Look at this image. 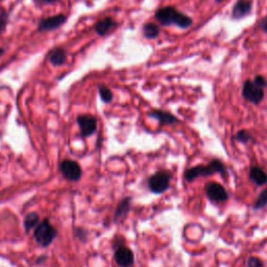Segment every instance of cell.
I'll return each mask as SVG.
<instances>
[{
  "label": "cell",
  "mask_w": 267,
  "mask_h": 267,
  "mask_svg": "<svg viewBox=\"0 0 267 267\" xmlns=\"http://www.w3.org/2000/svg\"><path fill=\"white\" fill-rule=\"evenodd\" d=\"M77 121L81 129V136L84 138L92 136L97 129V119L90 114L80 115Z\"/></svg>",
  "instance_id": "obj_7"
},
{
  "label": "cell",
  "mask_w": 267,
  "mask_h": 267,
  "mask_svg": "<svg viewBox=\"0 0 267 267\" xmlns=\"http://www.w3.org/2000/svg\"><path fill=\"white\" fill-rule=\"evenodd\" d=\"M215 174H220L222 177H226V167L218 159L212 160L208 165H197L185 171L184 178L187 182L191 183L194 180L202 177H210Z\"/></svg>",
  "instance_id": "obj_2"
},
{
  "label": "cell",
  "mask_w": 267,
  "mask_h": 267,
  "mask_svg": "<svg viewBox=\"0 0 267 267\" xmlns=\"http://www.w3.org/2000/svg\"><path fill=\"white\" fill-rule=\"evenodd\" d=\"M256 85H258L259 87H261V88H265V87H267V82H266V80H265V78L264 77H262V75H257L255 79H254V81H253Z\"/></svg>",
  "instance_id": "obj_24"
},
{
  "label": "cell",
  "mask_w": 267,
  "mask_h": 267,
  "mask_svg": "<svg viewBox=\"0 0 267 267\" xmlns=\"http://www.w3.org/2000/svg\"><path fill=\"white\" fill-rule=\"evenodd\" d=\"M250 179L257 185L262 186L267 183L266 173L258 166H253L250 170Z\"/></svg>",
  "instance_id": "obj_16"
},
{
  "label": "cell",
  "mask_w": 267,
  "mask_h": 267,
  "mask_svg": "<svg viewBox=\"0 0 267 267\" xmlns=\"http://www.w3.org/2000/svg\"><path fill=\"white\" fill-rule=\"evenodd\" d=\"M266 206H267V188H265L260 193V195L258 196L257 200L254 204V209L255 210H260V209H263Z\"/></svg>",
  "instance_id": "obj_21"
},
{
  "label": "cell",
  "mask_w": 267,
  "mask_h": 267,
  "mask_svg": "<svg viewBox=\"0 0 267 267\" xmlns=\"http://www.w3.org/2000/svg\"><path fill=\"white\" fill-rule=\"evenodd\" d=\"M253 9L252 0H238L233 7L232 18L233 19H242L251 14Z\"/></svg>",
  "instance_id": "obj_11"
},
{
  "label": "cell",
  "mask_w": 267,
  "mask_h": 267,
  "mask_svg": "<svg viewBox=\"0 0 267 267\" xmlns=\"http://www.w3.org/2000/svg\"><path fill=\"white\" fill-rule=\"evenodd\" d=\"M56 2H59V0H38V3H40L42 5H49V4H53Z\"/></svg>",
  "instance_id": "obj_27"
},
{
  "label": "cell",
  "mask_w": 267,
  "mask_h": 267,
  "mask_svg": "<svg viewBox=\"0 0 267 267\" xmlns=\"http://www.w3.org/2000/svg\"><path fill=\"white\" fill-rule=\"evenodd\" d=\"M40 222V216L36 212H29L24 218V228L26 233H29L31 230L36 228Z\"/></svg>",
  "instance_id": "obj_17"
},
{
  "label": "cell",
  "mask_w": 267,
  "mask_h": 267,
  "mask_svg": "<svg viewBox=\"0 0 267 267\" xmlns=\"http://www.w3.org/2000/svg\"><path fill=\"white\" fill-rule=\"evenodd\" d=\"M155 17L161 24H163L165 26L174 24L180 28L187 29V28L191 27V25L193 24V20L191 17L178 11L175 7L160 8L156 12Z\"/></svg>",
  "instance_id": "obj_1"
},
{
  "label": "cell",
  "mask_w": 267,
  "mask_h": 267,
  "mask_svg": "<svg viewBox=\"0 0 267 267\" xmlns=\"http://www.w3.org/2000/svg\"><path fill=\"white\" fill-rule=\"evenodd\" d=\"M170 179L171 175L169 171L159 170L149 178L148 187L150 191L156 194L164 193L170 186Z\"/></svg>",
  "instance_id": "obj_4"
},
{
  "label": "cell",
  "mask_w": 267,
  "mask_h": 267,
  "mask_svg": "<svg viewBox=\"0 0 267 267\" xmlns=\"http://www.w3.org/2000/svg\"><path fill=\"white\" fill-rule=\"evenodd\" d=\"M118 26L117 22L111 18V17H106L104 19H100L99 21L96 22L95 24V31L97 32V35L99 36H106L109 32L114 30Z\"/></svg>",
  "instance_id": "obj_12"
},
{
  "label": "cell",
  "mask_w": 267,
  "mask_h": 267,
  "mask_svg": "<svg viewBox=\"0 0 267 267\" xmlns=\"http://www.w3.org/2000/svg\"><path fill=\"white\" fill-rule=\"evenodd\" d=\"M260 25H261L262 30L267 33V17L264 18V19L261 21V24H260Z\"/></svg>",
  "instance_id": "obj_26"
},
{
  "label": "cell",
  "mask_w": 267,
  "mask_h": 267,
  "mask_svg": "<svg viewBox=\"0 0 267 267\" xmlns=\"http://www.w3.org/2000/svg\"><path fill=\"white\" fill-rule=\"evenodd\" d=\"M75 235L78 236V238H80V239L84 240V239H86V238H87L88 233H87L85 230H83V228H78V230H77V232H75Z\"/></svg>",
  "instance_id": "obj_25"
},
{
  "label": "cell",
  "mask_w": 267,
  "mask_h": 267,
  "mask_svg": "<svg viewBox=\"0 0 267 267\" xmlns=\"http://www.w3.org/2000/svg\"><path fill=\"white\" fill-rule=\"evenodd\" d=\"M130 202H131L130 197H125L119 203V205L115 211V214H114L115 222H119L127 216L129 209H130Z\"/></svg>",
  "instance_id": "obj_15"
},
{
  "label": "cell",
  "mask_w": 267,
  "mask_h": 267,
  "mask_svg": "<svg viewBox=\"0 0 267 267\" xmlns=\"http://www.w3.org/2000/svg\"><path fill=\"white\" fill-rule=\"evenodd\" d=\"M235 139L241 143H244V144H247V143H255V139L252 135H250V132L246 130V129H242V130H239L237 134H236V137Z\"/></svg>",
  "instance_id": "obj_20"
},
{
  "label": "cell",
  "mask_w": 267,
  "mask_h": 267,
  "mask_svg": "<svg viewBox=\"0 0 267 267\" xmlns=\"http://www.w3.org/2000/svg\"><path fill=\"white\" fill-rule=\"evenodd\" d=\"M47 59L49 61V63L53 66H62L66 63L67 61V52L65 49H63L62 47H56L51 49L48 54H47Z\"/></svg>",
  "instance_id": "obj_14"
},
{
  "label": "cell",
  "mask_w": 267,
  "mask_h": 267,
  "mask_svg": "<svg viewBox=\"0 0 267 267\" xmlns=\"http://www.w3.org/2000/svg\"><path fill=\"white\" fill-rule=\"evenodd\" d=\"M9 23V13L5 10H0V36L6 31Z\"/></svg>",
  "instance_id": "obj_22"
},
{
  "label": "cell",
  "mask_w": 267,
  "mask_h": 267,
  "mask_svg": "<svg viewBox=\"0 0 267 267\" xmlns=\"http://www.w3.org/2000/svg\"><path fill=\"white\" fill-rule=\"evenodd\" d=\"M148 115H149V117L157 119L162 124H175V123L180 122V120L175 115H173L169 112L162 111V110H155V111L150 112Z\"/></svg>",
  "instance_id": "obj_13"
},
{
  "label": "cell",
  "mask_w": 267,
  "mask_h": 267,
  "mask_svg": "<svg viewBox=\"0 0 267 267\" xmlns=\"http://www.w3.org/2000/svg\"><path fill=\"white\" fill-rule=\"evenodd\" d=\"M206 194L214 203H224L228 199V193L223 186L218 183L211 182L205 187Z\"/></svg>",
  "instance_id": "obj_8"
},
{
  "label": "cell",
  "mask_w": 267,
  "mask_h": 267,
  "mask_svg": "<svg viewBox=\"0 0 267 267\" xmlns=\"http://www.w3.org/2000/svg\"><path fill=\"white\" fill-rule=\"evenodd\" d=\"M98 92H99V96L102 98V100L106 104H110L113 100V93L112 91L105 85H102L98 87Z\"/></svg>",
  "instance_id": "obj_19"
},
{
  "label": "cell",
  "mask_w": 267,
  "mask_h": 267,
  "mask_svg": "<svg viewBox=\"0 0 267 267\" xmlns=\"http://www.w3.org/2000/svg\"><path fill=\"white\" fill-rule=\"evenodd\" d=\"M115 262L120 267H130L135 261V256L130 249L126 246H119L114 254Z\"/></svg>",
  "instance_id": "obj_10"
},
{
  "label": "cell",
  "mask_w": 267,
  "mask_h": 267,
  "mask_svg": "<svg viewBox=\"0 0 267 267\" xmlns=\"http://www.w3.org/2000/svg\"><path fill=\"white\" fill-rule=\"evenodd\" d=\"M143 33H144L145 38H147V39H156L160 35V28L157 24L149 22V23L144 24Z\"/></svg>",
  "instance_id": "obj_18"
},
{
  "label": "cell",
  "mask_w": 267,
  "mask_h": 267,
  "mask_svg": "<svg viewBox=\"0 0 267 267\" xmlns=\"http://www.w3.org/2000/svg\"><path fill=\"white\" fill-rule=\"evenodd\" d=\"M66 21H67V17L64 14H59V15H54L51 17H47V18L41 19L39 21L38 30L40 32L52 31V30L60 28Z\"/></svg>",
  "instance_id": "obj_9"
},
{
  "label": "cell",
  "mask_w": 267,
  "mask_h": 267,
  "mask_svg": "<svg viewBox=\"0 0 267 267\" xmlns=\"http://www.w3.org/2000/svg\"><path fill=\"white\" fill-rule=\"evenodd\" d=\"M242 96L247 102L254 105H259L264 98V89L256 85L253 81L247 80L243 84Z\"/></svg>",
  "instance_id": "obj_6"
},
{
  "label": "cell",
  "mask_w": 267,
  "mask_h": 267,
  "mask_svg": "<svg viewBox=\"0 0 267 267\" xmlns=\"http://www.w3.org/2000/svg\"><path fill=\"white\" fill-rule=\"evenodd\" d=\"M221 2H224V0H216V3H221Z\"/></svg>",
  "instance_id": "obj_29"
},
{
  "label": "cell",
  "mask_w": 267,
  "mask_h": 267,
  "mask_svg": "<svg viewBox=\"0 0 267 267\" xmlns=\"http://www.w3.org/2000/svg\"><path fill=\"white\" fill-rule=\"evenodd\" d=\"M4 53H5V49H4V48H0V58H2V56L4 55Z\"/></svg>",
  "instance_id": "obj_28"
},
{
  "label": "cell",
  "mask_w": 267,
  "mask_h": 267,
  "mask_svg": "<svg viewBox=\"0 0 267 267\" xmlns=\"http://www.w3.org/2000/svg\"><path fill=\"white\" fill-rule=\"evenodd\" d=\"M60 171L69 182H79L82 179L83 170L81 165L73 160H64L60 164Z\"/></svg>",
  "instance_id": "obj_5"
},
{
  "label": "cell",
  "mask_w": 267,
  "mask_h": 267,
  "mask_svg": "<svg viewBox=\"0 0 267 267\" xmlns=\"http://www.w3.org/2000/svg\"><path fill=\"white\" fill-rule=\"evenodd\" d=\"M58 236V231L48 218L39 222L33 232V238L43 247L49 246Z\"/></svg>",
  "instance_id": "obj_3"
},
{
  "label": "cell",
  "mask_w": 267,
  "mask_h": 267,
  "mask_svg": "<svg viewBox=\"0 0 267 267\" xmlns=\"http://www.w3.org/2000/svg\"><path fill=\"white\" fill-rule=\"evenodd\" d=\"M246 265H247V267H263L264 266L263 262L257 257L249 258L246 261Z\"/></svg>",
  "instance_id": "obj_23"
}]
</instances>
